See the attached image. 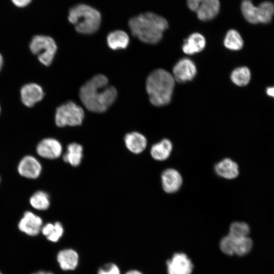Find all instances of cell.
<instances>
[{
	"label": "cell",
	"mask_w": 274,
	"mask_h": 274,
	"mask_svg": "<svg viewBox=\"0 0 274 274\" xmlns=\"http://www.w3.org/2000/svg\"><path fill=\"white\" fill-rule=\"evenodd\" d=\"M79 96L88 110L102 113L114 102L117 91L114 87L109 85L108 79L105 76L98 74L88 80L80 88Z\"/></svg>",
	"instance_id": "1"
},
{
	"label": "cell",
	"mask_w": 274,
	"mask_h": 274,
	"mask_svg": "<svg viewBox=\"0 0 274 274\" xmlns=\"http://www.w3.org/2000/svg\"><path fill=\"white\" fill-rule=\"evenodd\" d=\"M128 25L133 36L149 44L159 43L168 27L164 17L152 12H146L130 18Z\"/></svg>",
	"instance_id": "2"
},
{
	"label": "cell",
	"mask_w": 274,
	"mask_h": 274,
	"mask_svg": "<svg viewBox=\"0 0 274 274\" xmlns=\"http://www.w3.org/2000/svg\"><path fill=\"white\" fill-rule=\"evenodd\" d=\"M175 80L168 71L158 68L148 76L146 89L151 103L156 107L168 105L171 101Z\"/></svg>",
	"instance_id": "3"
},
{
	"label": "cell",
	"mask_w": 274,
	"mask_h": 274,
	"mask_svg": "<svg viewBox=\"0 0 274 274\" xmlns=\"http://www.w3.org/2000/svg\"><path fill=\"white\" fill-rule=\"evenodd\" d=\"M68 19L78 32L91 34L99 28L101 15L96 9L85 4H79L70 10Z\"/></svg>",
	"instance_id": "4"
},
{
	"label": "cell",
	"mask_w": 274,
	"mask_h": 274,
	"mask_svg": "<svg viewBox=\"0 0 274 274\" xmlns=\"http://www.w3.org/2000/svg\"><path fill=\"white\" fill-rule=\"evenodd\" d=\"M29 49L32 53L37 55L41 63L48 66L53 61L57 47L55 41L51 37L37 35L31 39Z\"/></svg>",
	"instance_id": "5"
},
{
	"label": "cell",
	"mask_w": 274,
	"mask_h": 274,
	"mask_svg": "<svg viewBox=\"0 0 274 274\" xmlns=\"http://www.w3.org/2000/svg\"><path fill=\"white\" fill-rule=\"evenodd\" d=\"M84 117L83 109L75 102L68 101L56 109L55 122L57 126L60 127L78 126L82 124Z\"/></svg>",
	"instance_id": "6"
},
{
	"label": "cell",
	"mask_w": 274,
	"mask_h": 274,
	"mask_svg": "<svg viewBox=\"0 0 274 274\" xmlns=\"http://www.w3.org/2000/svg\"><path fill=\"white\" fill-rule=\"evenodd\" d=\"M187 3L189 8L195 12L201 21L214 19L220 9L219 0H187Z\"/></svg>",
	"instance_id": "7"
},
{
	"label": "cell",
	"mask_w": 274,
	"mask_h": 274,
	"mask_svg": "<svg viewBox=\"0 0 274 274\" xmlns=\"http://www.w3.org/2000/svg\"><path fill=\"white\" fill-rule=\"evenodd\" d=\"M167 274H192L194 265L190 257L183 252L175 253L166 262Z\"/></svg>",
	"instance_id": "8"
},
{
	"label": "cell",
	"mask_w": 274,
	"mask_h": 274,
	"mask_svg": "<svg viewBox=\"0 0 274 274\" xmlns=\"http://www.w3.org/2000/svg\"><path fill=\"white\" fill-rule=\"evenodd\" d=\"M197 73L195 63L191 59L184 57L178 60L173 68V76L179 83L192 80Z\"/></svg>",
	"instance_id": "9"
},
{
	"label": "cell",
	"mask_w": 274,
	"mask_h": 274,
	"mask_svg": "<svg viewBox=\"0 0 274 274\" xmlns=\"http://www.w3.org/2000/svg\"><path fill=\"white\" fill-rule=\"evenodd\" d=\"M37 153L42 157L49 159H56L62 152L61 143L53 138L42 140L37 146Z\"/></svg>",
	"instance_id": "10"
},
{
	"label": "cell",
	"mask_w": 274,
	"mask_h": 274,
	"mask_svg": "<svg viewBox=\"0 0 274 274\" xmlns=\"http://www.w3.org/2000/svg\"><path fill=\"white\" fill-rule=\"evenodd\" d=\"M44 96L42 87L37 83L25 84L20 90V97L22 103L27 107H33L41 101Z\"/></svg>",
	"instance_id": "11"
},
{
	"label": "cell",
	"mask_w": 274,
	"mask_h": 274,
	"mask_svg": "<svg viewBox=\"0 0 274 274\" xmlns=\"http://www.w3.org/2000/svg\"><path fill=\"white\" fill-rule=\"evenodd\" d=\"M162 187L167 193H174L181 188L183 179L180 173L176 169L169 168L165 169L161 176Z\"/></svg>",
	"instance_id": "12"
},
{
	"label": "cell",
	"mask_w": 274,
	"mask_h": 274,
	"mask_svg": "<svg viewBox=\"0 0 274 274\" xmlns=\"http://www.w3.org/2000/svg\"><path fill=\"white\" fill-rule=\"evenodd\" d=\"M42 166L40 162L32 156H26L19 162L18 172L22 177L28 179H36L41 174Z\"/></svg>",
	"instance_id": "13"
},
{
	"label": "cell",
	"mask_w": 274,
	"mask_h": 274,
	"mask_svg": "<svg viewBox=\"0 0 274 274\" xmlns=\"http://www.w3.org/2000/svg\"><path fill=\"white\" fill-rule=\"evenodd\" d=\"M42 225L41 218L30 211L24 213L18 224L20 230L29 235H36L40 230Z\"/></svg>",
	"instance_id": "14"
},
{
	"label": "cell",
	"mask_w": 274,
	"mask_h": 274,
	"mask_svg": "<svg viewBox=\"0 0 274 274\" xmlns=\"http://www.w3.org/2000/svg\"><path fill=\"white\" fill-rule=\"evenodd\" d=\"M214 170L218 176L228 180L236 178L239 174L237 164L229 158H225L217 162L215 165Z\"/></svg>",
	"instance_id": "15"
},
{
	"label": "cell",
	"mask_w": 274,
	"mask_h": 274,
	"mask_svg": "<svg viewBox=\"0 0 274 274\" xmlns=\"http://www.w3.org/2000/svg\"><path fill=\"white\" fill-rule=\"evenodd\" d=\"M206 45L204 36L198 32H194L184 40L182 50L186 54L193 55L202 51Z\"/></svg>",
	"instance_id": "16"
},
{
	"label": "cell",
	"mask_w": 274,
	"mask_h": 274,
	"mask_svg": "<svg viewBox=\"0 0 274 274\" xmlns=\"http://www.w3.org/2000/svg\"><path fill=\"white\" fill-rule=\"evenodd\" d=\"M124 142L127 148L132 153L140 154L143 152L147 145L146 138L138 132L127 133L124 137Z\"/></svg>",
	"instance_id": "17"
},
{
	"label": "cell",
	"mask_w": 274,
	"mask_h": 274,
	"mask_svg": "<svg viewBox=\"0 0 274 274\" xmlns=\"http://www.w3.org/2000/svg\"><path fill=\"white\" fill-rule=\"evenodd\" d=\"M57 261L60 268L64 270H74L78 266L79 256L73 249L61 250L57 256Z\"/></svg>",
	"instance_id": "18"
},
{
	"label": "cell",
	"mask_w": 274,
	"mask_h": 274,
	"mask_svg": "<svg viewBox=\"0 0 274 274\" xmlns=\"http://www.w3.org/2000/svg\"><path fill=\"white\" fill-rule=\"evenodd\" d=\"M173 148L172 142L167 139H163L152 145L150 154L154 159L164 161L170 156Z\"/></svg>",
	"instance_id": "19"
},
{
	"label": "cell",
	"mask_w": 274,
	"mask_h": 274,
	"mask_svg": "<svg viewBox=\"0 0 274 274\" xmlns=\"http://www.w3.org/2000/svg\"><path fill=\"white\" fill-rule=\"evenodd\" d=\"M107 42L111 49L116 50L126 48L129 44V38L125 31L117 30L108 35Z\"/></svg>",
	"instance_id": "20"
},
{
	"label": "cell",
	"mask_w": 274,
	"mask_h": 274,
	"mask_svg": "<svg viewBox=\"0 0 274 274\" xmlns=\"http://www.w3.org/2000/svg\"><path fill=\"white\" fill-rule=\"evenodd\" d=\"M83 157V147L76 143L70 144L67 147L66 153L63 156L64 162L72 166H77L81 162Z\"/></svg>",
	"instance_id": "21"
},
{
	"label": "cell",
	"mask_w": 274,
	"mask_h": 274,
	"mask_svg": "<svg viewBox=\"0 0 274 274\" xmlns=\"http://www.w3.org/2000/svg\"><path fill=\"white\" fill-rule=\"evenodd\" d=\"M223 43L225 48L232 51L239 50L244 46L241 35L235 29H230L227 32Z\"/></svg>",
	"instance_id": "22"
},
{
	"label": "cell",
	"mask_w": 274,
	"mask_h": 274,
	"mask_svg": "<svg viewBox=\"0 0 274 274\" xmlns=\"http://www.w3.org/2000/svg\"><path fill=\"white\" fill-rule=\"evenodd\" d=\"M251 78L250 69L247 66H240L234 69L230 74L231 81L238 86H245L249 84Z\"/></svg>",
	"instance_id": "23"
},
{
	"label": "cell",
	"mask_w": 274,
	"mask_h": 274,
	"mask_svg": "<svg viewBox=\"0 0 274 274\" xmlns=\"http://www.w3.org/2000/svg\"><path fill=\"white\" fill-rule=\"evenodd\" d=\"M41 231L49 241L56 242L61 238L64 230L61 224L56 222L54 224H46L41 228Z\"/></svg>",
	"instance_id": "24"
},
{
	"label": "cell",
	"mask_w": 274,
	"mask_h": 274,
	"mask_svg": "<svg viewBox=\"0 0 274 274\" xmlns=\"http://www.w3.org/2000/svg\"><path fill=\"white\" fill-rule=\"evenodd\" d=\"M258 23H269L274 15V4L270 2L265 1L257 6Z\"/></svg>",
	"instance_id": "25"
},
{
	"label": "cell",
	"mask_w": 274,
	"mask_h": 274,
	"mask_svg": "<svg viewBox=\"0 0 274 274\" xmlns=\"http://www.w3.org/2000/svg\"><path fill=\"white\" fill-rule=\"evenodd\" d=\"M241 11L245 19L250 23L257 24L258 10L251 0H243L241 4Z\"/></svg>",
	"instance_id": "26"
},
{
	"label": "cell",
	"mask_w": 274,
	"mask_h": 274,
	"mask_svg": "<svg viewBox=\"0 0 274 274\" xmlns=\"http://www.w3.org/2000/svg\"><path fill=\"white\" fill-rule=\"evenodd\" d=\"M29 202L33 208L39 210H46L50 206V197L46 192L38 191L30 197Z\"/></svg>",
	"instance_id": "27"
},
{
	"label": "cell",
	"mask_w": 274,
	"mask_h": 274,
	"mask_svg": "<svg viewBox=\"0 0 274 274\" xmlns=\"http://www.w3.org/2000/svg\"><path fill=\"white\" fill-rule=\"evenodd\" d=\"M250 229L248 224L244 222H234L231 224L228 234L235 239L248 236Z\"/></svg>",
	"instance_id": "28"
},
{
	"label": "cell",
	"mask_w": 274,
	"mask_h": 274,
	"mask_svg": "<svg viewBox=\"0 0 274 274\" xmlns=\"http://www.w3.org/2000/svg\"><path fill=\"white\" fill-rule=\"evenodd\" d=\"M253 247V241L249 236L235 239L234 255L243 256L249 254Z\"/></svg>",
	"instance_id": "29"
},
{
	"label": "cell",
	"mask_w": 274,
	"mask_h": 274,
	"mask_svg": "<svg viewBox=\"0 0 274 274\" xmlns=\"http://www.w3.org/2000/svg\"><path fill=\"white\" fill-rule=\"evenodd\" d=\"M235 239L228 234L223 236L219 242L221 251L228 256L234 255Z\"/></svg>",
	"instance_id": "30"
},
{
	"label": "cell",
	"mask_w": 274,
	"mask_h": 274,
	"mask_svg": "<svg viewBox=\"0 0 274 274\" xmlns=\"http://www.w3.org/2000/svg\"><path fill=\"white\" fill-rule=\"evenodd\" d=\"M97 274H120V271L117 265L108 263L100 268Z\"/></svg>",
	"instance_id": "31"
},
{
	"label": "cell",
	"mask_w": 274,
	"mask_h": 274,
	"mask_svg": "<svg viewBox=\"0 0 274 274\" xmlns=\"http://www.w3.org/2000/svg\"><path fill=\"white\" fill-rule=\"evenodd\" d=\"M13 4L19 7H24L27 6L31 0H11Z\"/></svg>",
	"instance_id": "32"
},
{
	"label": "cell",
	"mask_w": 274,
	"mask_h": 274,
	"mask_svg": "<svg viewBox=\"0 0 274 274\" xmlns=\"http://www.w3.org/2000/svg\"><path fill=\"white\" fill-rule=\"evenodd\" d=\"M266 93L269 96L274 98V86L267 87Z\"/></svg>",
	"instance_id": "33"
},
{
	"label": "cell",
	"mask_w": 274,
	"mask_h": 274,
	"mask_svg": "<svg viewBox=\"0 0 274 274\" xmlns=\"http://www.w3.org/2000/svg\"><path fill=\"white\" fill-rule=\"evenodd\" d=\"M125 274H143L142 272L138 270H131L127 271Z\"/></svg>",
	"instance_id": "34"
},
{
	"label": "cell",
	"mask_w": 274,
	"mask_h": 274,
	"mask_svg": "<svg viewBox=\"0 0 274 274\" xmlns=\"http://www.w3.org/2000/svg\"><path fill=\"white\" fill-rule=\"evenodd\" d=\"M3 58L2 55L0 54V71L3 66Z\"/></svg>",
	"instance_id": "35"
},
{
	"label": "cell",
	"mask_w": 274,
	"mask_h": 274,
	"mask_svg": "<svg viewBox=\"0 0 274 274\" xmlns=\"http://www.w3.org/2000/svg\"><path fill=\"white\" fill-rule=\"evenodd\" d=\"M33 274H53L49 272H46V271H39L37 272H36Z\"/></svg>",
	"instance_id": "36"
},
{
	"label": "cell",
	"mask_w": 274,
	"mask_h": 274,
	"mask_svg": "<svg viewBox=\"0 0 274 274\" xmlns=\"http://www.w3.org/2000/svg\"><path fill=\"white\" fill-rule=\"evenodd\" d=\"M0 112H1V108H0Z\"/></svg>",
	"instance_id": "37"
},
{
	"label": "cell",
	"mask_w": 274,
	"mask_h": 274,
	"mask_svg": "<svg viewBox=\"0 0 274 274\" xmlns=\"http://www.w3.org/2000/svg\"><path fill=\"white\" fill-rule=\"evenodd\" d=\"M0 274H2V273L0 272Z\"/></svg>",
	"instance_id": "38"
},
{
	"label": "cell",
	"mask_w": 274,
	"mask_h": 274,
	"mask_svg": "<svg viewBox=\"0 0 274 274\" xmlns=\"http://www.w3.org/2000/svg\"><path fill=\"white\" fill-rule=\"evenodd\" d=\"M0 181H1V179H0Z\"/></svg>",
	"instance_id": "39"
}]
</instances>
